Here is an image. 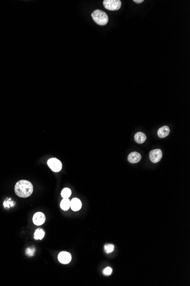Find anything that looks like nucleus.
I'll use <instances>...</instances> for the list:
<instances>
[{
  "instance_id": "f257e3e1",
  "label": "nucleus",
  "mask_w": 190,
  "mask_h": 286,
  "mask_svg": "<svg viewBox=\"0 0 190 286\" xmlns=\"http://www.w3.org/2000/svg\"><path fill=\"white\" fill-rule=\"evenodd\" d=\"M14 191L17 196L21 198H28L33 192L32 183L26 180H21L15 185Z\"/></svg>"
},
{
  "instance_id": "f03ea898",
  "label": "nucleus",
  "mask_w": 190,
  "mask_h": 286,
  "mask_svg": "<svg viewBox=\"0 0 190 286\" xmlns=\"http://www.w3.org/2000/svg\"><path fill=\"white\" fill-rule=\"evenodd\" d=\"M91 16L95 22L99 25L104 26L106 25L108 22V16L104 11L96 10L92 13Z\"/></svg>"
},
{
  "instance_id": "7ed1b4c3",
  "label": "nucleus",
  "mask_w": 190,
  "mask_h": 286,
  "mask_svg": "<svg viewBox=\"0 0 190 286\" xmlns=\"http://www.w3.org/2000/svg\"><path fill=\"white\" fill-rule=\"evenodd\" d=\"M103 5L106 9L110 11H116L120 9L121 1L120 0H104Z\"/></svg>"
},
{
  "instance_id": "20e7f679",
  "label": "nucleus",
  "mask_w": 190,
  "mask_h": 286,
  "mask_svg": "<svg viewBox=\"0 0 190 286\" xmlns=\"http://www.w3.org/2000/svg\"><path fill=\"white\" fill-rule=\"evenodd\" d=\"M49 167L54 172H59L62 168V162L55 158H50L47 161Z\"/></svg>"
},
{
  "instance_id": "39448f33",
  "label": "nucleus",
  "mask_w": 190,
  "mask_h": 286,
  "mask_svg": "<svg viewBox=\"0 0 190 286\" xmlns=\"http://www.w3.org/2000/svg\"><path fill=\"white\" fill-rule=\"evenodd\" d=\"M149 157L153 163H158L162 158V151L158 148L153 150L149 153Z\"/></svg>"
},
{
  "instance_id": "423d86ee",
  "label": "nucleus",
  "mask_w": 190,
  "mask_h": 286,
  "mask_svg": "<svg viewBox=\"0 0 190 286\" xmlns=\"http://www.w3.org/2000/svg\"><path fill=\"white\" fill-rule=\"evenodd\" d=\"M46 220V216L44 214L41 212H38L34 215L32 218V222L36 226H40L43 224Z\"/></svg>"
},
{
  "instance_id": "0eeeda50",
  "label": "nucleus",
  "mask_w": 190,
  "mask_h": 286,
  "mask_svg": "<svg viewBox=\"0 0 190 286\" xmlns=\"http://www.w3.org/2000/svg\"><path fill=\"white\" fill-rule=\"evenodd\" d=\"M71 259H72L71 255L68 252L63 251L59 253V254L58 255V260L59 262H61L62 264H68L71 262Z\"/></svg>"
},
{
  "instance_id": "6e6552de",
  "label": "nucleus",
  "mask_w": 190,
  "mask_h": 286,
  "mask_svg": "<svg viewBox=\"0 0 190 286\" xmlns=\"http://www.w3.org/2000/svg\"><path fill=\"white\" fill-rule=\"evenodd\" d=\"M141 155L138 152H132L128 155V161L131 163H136L139 162L141 159Z\"/></svg>"
},
{
  "instance_id": "1a4fd4ad",
  "label": "nucleus",
  "mask_w": 190,
  "mask_h": 286,
  "mask_svg": "<svg viewBox=\"0 0 190 286\" xmlns=\"http://www.w3.org/2000/svg\"><path fill=\"white\" fill-rule=\"evenodd\" d=\"M82 202L78 198H73L71 201L70 208L72 209V210L74 211H77L80 210L82 208Z\"/></svg>"
},
{
  "instance_id": "9d476101",
  "label": "nucleus",
  "mask_w": 190,
  "mask_h": 286,
  "mask_svg": "<svg viewBox=\"0 0 190 286\" xmlns=\"http://www.w3.org/2000/svg\"><path fill=\"white\" fill-rule=\"evenodd\" d=\"M170 128L167 126L161 127L158 130V136L159 138H163L166 137L170 134Z\"/></svg>"
},
{
  "instance_id": "9b49d317",
  "label": "nucleus",
  "mask_w": 190,
  "mask_h": 286,
  "mask_svg": "<svg viewBox=\"0 0 190 286\" xmlns=\"http://www.w3.org/2000/svg\"><path fill=\"white\" fill-rule=\"evenodd\" d=\"M146 140V136L144 133L138 132L134 136V140L137 143L141 144L145 142Z\"/></svg>"
},
{
  "instance_id": "f8f14e48",
  "label": "nucleus",
  "mask_w": 190,
  "mask_h": 286,
  "mask_svg": "<svg viewBox=\"0 0 190 286\" xmlns=\"http://www.w3.org/2000/svg\"><path fill=\"white\" fill-rule=\"evenodd\" d=\"M71 201L68 198H63L61 202V208L64 211H67L70 208Z\"/></svg>"
},
{
  "instance_id": "ddd939ff",
  "label": "nucleus",
  "mask_w": 190,
  "mask_h": 286,
  "mask_svg": "<svg viewBox=\"0 0 190 286\" xmlns=\"http://www.w3.org/2000/svg\"><path fill=\"white\" fill-rule=\"evenodd\" d=\"M45 232L44 230L42 228H38L35 230L34 232V238L36 240H41L44 237Z\"/></svg>"
},
{
  "instance_id": "4468645a",
  "label": "nucleus",
  "mask_w": 190,
  "mask_h": 286,
  "mask_svg": "<svg viewBox=\"0 0 190 286\" xmlns=\"http://www.w3.org/2000/svg\"><path fill=\"white\" fill-rule=\"evenodd\" d=\"M71 190L68 188H64L61 192V196L63 198H68L71 195Z\"/></svg>"
},
{
  "instance_id": "2eb2a0df",
  "label": "nucleus",
  "mask_w": 190,
  "mask_h": 286,
  "mask_svg": "<svg viewBox=\"0 0 190 286\" xmlns=\"http://www.w3.org/2000/svg\"><path fill=\"white\" fill-rule=\"evenodd\" d=\"M14 205H15V202H13V201H11L10 198L6 200L3 202V206L6 209L10 208V207H13V206H14Z\"/></svg>"
},
{
  "instance_id": "dca6fc26",
  "label": "nucleus",
  "mask_w": 190,
  "mask_h": 286,
  "mask_svg": "<svg viewBox=\"0 0 190 286\" xmlns=\"http://www.w3.org/2000/svg\"><path fill=\"white\" fill-rule=\"evenodd\" d=\"M115 249V246L112 244H108L104 246V250L107 253L113 252Z\"/></svg>"
},
{
  "instance_id": "f3484780",
  "label": "nucleus",
  "mask_w": 190,
  "mask_h": 286,
  "mask_svg": "<svg viewBox=\"0 0 190 286\" xmlns=\"http://www.w3.org/2000/svg\"><path fill=\"white\" fill-rule=\"evenodd\" d=\"M35 249L34 247H29L26 250V254L29 256H32L34 255Z\"/></svg>"
},
{
  "instance_id": "a211bd4d",
  "label": "nucleus",
  "mask_w": 190,
  "mask_h": 286,
  "mask_svg": "<svg viewBox=\"0 0 190 286\" xmlns=\"http://www.w3.org/2000/svg\"><path fill=\"white\" fill-rule=\"evenodd\" d=\"M102 272H103V274L105 275H110L112 272V269L110 267H108L103 270Z\"/></svg>"
},
{
  "instance_id": "6ab92c4d",
  "label": "nucleus",
  "mask_w": 190,
  "mask_h": 286,
  "mask_svg": "<svg viewBox=\"0 0 190 286\" xmlns=\"http://www.w3.org/2000/svg\"><path fill=\"white\" fill-rule=\"evenodd\" d=\"M133 1L135 2V3H142V2H144V0H133Z\"/></svg>"
}]
</instances>
